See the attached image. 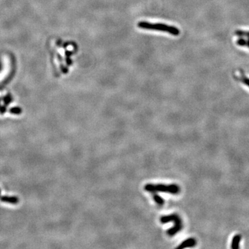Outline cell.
<instances>
[{"label": "cell", "mask_w": 249, "mask_h": 249, "mask_svg": "<svg viewBox=\"0 0 249 249\" xmlns=\"http://www.w3.org/2000/svg\"><path fill=\"white\" fill-rule=\"evenodd\" d=\"M138 26L142 29L167 32L170 35L175 36H177L180 34V31L177 27L164 24H152L147 22H140L138 24Z\"/></svg>", "instance_id": "obj_1"}, {"label": "cell", "mask_w": 249, "mask_h": 249, "mask_svg": "<svg viewBox=\"0 0 249 249\" xmlns=\"http://www.w3.org/2000/svg\"><path fill=\"white\" fill-rule=\"evenodd\" d=\"M248 46H249V40H248Z\"/></svg>", "instance_id": "obj_9"}, {"label": "cell", "mask_w": 249, "mask_h": 249, "mask_svg": "<svg viewBox=\"0 0 249 249\" xmlns=\"http://www.w3.org/2000/svg\"><path fill=\"white\" fill-rule=\"evenodd\" d=\"M160 221L161 223L166 224L170 223V222H173L175 225L172 228L169 229L167 231V233L170 236H174L176 234L178 233L180 230L182 229L183 226H182V221L180 217L177 214H171L168 215L162 216L160 218Z\"/></svg>", "instance_id": "obj_3"}, {"label": "cell", "mask_w": 249, "mask_h": 249, "mask_svg": "<svg viewBox=\"0 0 249 249\" xmlns=\"http://www.w3.org/2000/svg\"><path fill=\"white\" fill-rule=\"evenodd\" d=\"M241 240H242V236H241V235H235L232 240L230 248L233 249H237L240 248Z\"/></svg>", "instance_id": "obj_5"}, {"label": "cell", "mask_w": 249, "mask_h": 249, "mask_svg": "<svg viewBox=\"0 0 249 249\" xmlns=\"http://www.w3.org/2000/svg\"><path fill=\"white\" fill-rule=\"evenodd\" d=\"M144 189L147 192H167L172 195H177L179 194L181 189L177 184H171V185H164V184H146Z\"/></svg>", "instance_id": "obj_2"}, {"label": "cell", "mask_w": 249, "mask_h": 249, "mask_svg": "<svg viewBox=\"0 0 249 249\" xmlns=\"http://www.w3.org/2000/svg\"><path fill=\"white\" fill-rule=\"evenodd\" d=\"M152 195H153L154 201L156 203L158 204V205H159V206L163 205V204H164V202H165L163 198H162L160 195H157L156 192H152Z\"/></svg>", "instance_id": "obj_6"}, {"label": "cell", "mask_w": 249, "mask_h": 249, "mask_svg": "<svg viewBox=\"0 0 249 249\" xmlns=\"http://www.w3.org/2000/svg\"><path fill=\"white\" fill-rule=\"evenodd\" d=\"M237 44L239 45H241V46H243V45H245V44H246V42L243 39H241V40H239L237 41Z\"/></svg>", "instance_id": "obj_7"}, {"label": "cell", "mask_w": 249, "mask_h": 249, "mask_svg": "<svg viewBox=\"0 0 249 249\" xmlns=\"http://www.w3.org/2000/svg\"><path fill=\"white\" fill-rule=\"evenodd\" d=\"M197 241L195 238H189L183 241L181 244L179 245L177 247H176V249H183L185 248H192L196 246Z\"/></svg>", "instance_id": "obj_4"}, {"label": "cell", "mask_w": 249, "mask_h": 249, "mask_svg": "<svg viewBox=\"0 0 249 249\" xmlns=\"http://www.w3.org/2000/svg\"><path fill=\"white\" fill-rule=\"evenodd\" d=\"M244 82L246 84L247 86L249 87V79L248 78H244Z\"/></svg>", "instance_id": "obj_8"}]
</instances>
